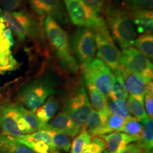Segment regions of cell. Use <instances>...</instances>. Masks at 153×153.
Wrapping results in <instances>:
<instances>
[{"label":"cell","mask_w":153,"mask_h":153,"mask_svg":"<svg viewBox=\"0 0 153 153\" xmlns=\"http://www.w3.org/2000/svg\"><path fill=\"white\" fill-rule=\"evenodd\" d=\"M105 15L106 25L119 46L123 50L133 46L137 33L128 10L109 4L106 7Z\"/></svg>","instance_id":"obj_1"},{"label":"cell","mask_w":153,"mask_h":153,"mask_svg":"<svg viewBox=\"0 0 153 153\" xmlns=\"http://www.w3.org/2000/svg\"><path fill=\"white\" fill-rule=\"evenodd\" d=\"M0 22L4 23L20 41H24L27 37L38 38L41 35L39 21L25 9L4 11L0 18Z\"/></svg>","instance_id":"obj_2"},{"label":"cell","mask_w":153,"mask_h":153,"mask_svg":"<svg viewBox=\"0 0 153 153\" xmlns=\"http://www.w3.org/2000/svg\"><path fill=\"white\" fill-rule=\"evenodd\" d=\"M44 28L49 43L54 49L62 64L69 70L75 71L77 64L71 54L70 43L68 33L58 22L51 16L45 17Z\"/></svg>","instance_id":"obj_3"},{"label":"cell","mask_w":153,"mask_h":153,"mask_svg":"<svg viewBox=\"0 0 153 153\" xmlns=\"http://www.w3.org/2000/svg\"><path fill=\"white\" fill-rule=\"evenodd\" d=\"M55 91L52 82L49 79L39 78L25 84L19 90L17 98L19 104L36 112Z\"/></svg>","instance_id":"obj_4"},{"label":"cell","mask_w":153,"mask_h":153,"mask_svg":"<svg viewBox=\"0 0 153 153\" xmlns=\"http://www.w3.org/2000/svg\"><path fill=\"white\" fill-rule=\"evenodd\" d=\"M82 76L87 87H92L109 99L114 82V72L107 65L99 60L94 58L91 62L83 65Z\"/></svg>","instance_id":"obj_5"},{"label":"cell","mask_w":153,"mask_h":153,"mask_svg":"<svg viewBox=\"0 0 153 153\" xmlns=\"http://www.w3.org/2000/svg\"><path fill=\"white\" fill-rule=\"evenodd\" d=\"M95 34L97 56L114 71L120 68V52L116 48L104 19L92 28Z\"/></svg>","instance_id":"obj_6"},{"label":"cell","mask_w":153,"mask_h":153,"mask_svg":"<svg viewBox=\"0 0 153 153\" xmlns=\"http://www.w3.org/2000/svg\"><path fill=\"white\" fill-rule=\"evenodd\" d=\"M63 108L80 131H85L88 117L92 110L85 88L80 87L72 91L65 101Z\"/></svg>","instance_id":"obj_7"},{"label":"cell","mask_w":153,"mask_h":153,"mask_svg":"<svg viewBox=\"0 0 153 153\" xmlns=\"http://www.w3.org/2000/svg\"><path fill=\"white\" fill-rule=\"evenodd\" d=\"M120 68L128 73L142 75L147 81H152V63L150 59L133 47L120 53Z\"/></svg>","instance_id":"obj_8"},{"label":"cell","mask_w":153,"mask_h":153,"mask_svg":"<svg viewBox=\"0 0 153 153\" xmlns=\"http://www.w3.org/2000/svg\"><path fill=\"white\" fill-rule=\"evenodd\" d=\"M0 119L2 135L19 137L26 135V125L19 108V104L9 103L0 107Z\"/></svg>","instance_id":"obj_9"},{"label":"cell","mask_w":153,"mask_h":153,"mask_svg":"<svg viewBox=\"0 0 153 153\" xmlns=\"http://www.w3.org/2000/svg\"><path fill=\"white\" fill-rule=\"evenodd\" d=\"M71 45L76 56L83 65L91 62L97 53L94 30L90 28H79L72 36Z\"/></svg>","instance_id":"obj_10"},{"label":"cell","mask_w":153,"mask_h":153,"mask_svg":"<svg viewBox=\"0 0 153 153\" xmlns=\"http://www.w3.org/2000/svg\"><path fill=\"white\" fill-rule=\"evenodd\" d=\"M67 14L76 26L92 29L103 18L88 9L80 0H63Z\"/></svg>","instance_id":"obj_11"},{"label":"cell","mask_w":153,"mask_h":153,"mask_svg":"<svg viewBox=\"0 0 153 153\" xmlns=\"http://www.w3.org/2000/svg\"><path fill=\"white\" fill-rule=\"evenodd\" d=\"M35 14L41 17L51 16L62 24L68 22V16L62 0H28Z\"/></svg>","instance_id":"obj_12"},{"label":"cell","mask_w":153,"mask_h":153,"mask_svg":"<svg viewBox=\"0 0 153 153\" xmlns=\"http://www.w3.org/2000/svg\"><path fill=\"white\" fill-rule=\"evenodd\" d=\"M43 130L65 133L72 138L76 136L80 132V130L74 125L70 116L64 111L55 115L52 119L44 126Z\"/></svg>","instance_id":"obj_13"},{"label":"cell","mask_w":153,"mask_h":153,"mask_svg":"<svg viewBox=\"0 0 153 153\" xmlns=\"http://www.w3.org/2000/svg\"><path fill=\"white\" fill-rule=\"evenodd\" d=\"M106 145L105 152L114 153L118 152L134 142L139 141V138L131 136L123 132H114L106 135H99Z\"/></svg>","instance_id":"obj_14"},{"label":"cell","mask_w":153,"mask_h":153,"mask_svg":"<svg viewBox=\"0 0 153 153\" xmlns=\"http://www.w3.org/2000/svg\"><path fill=\"white\" fill-rule=\"evenodd\" d=\"M128 14L140 33H152L153 13L149 9H129Z\"/></svg>","instance_id":"obj_15"},{"label":"cell","mask_w":153,"mask_h":153,"mask_svg":"<svg viewBox=\"0 0 153 153\" xmlns=\"http://www.w3.org/2000/svg\"><path fill=\"white\" fill-rule=\"evenodd\" d=\"M121 72L124 85L127 92L130 95L144 97L146 86L150 82L147 81L142 75L140 74L128 73L122 70Z\"/></svg>","instance_id":"obj_16"},{"label":"cell","mask_w":153,"mask_h":153,"mask_svg":"<svg viewBox=\"0 0 153 153\" xmlns=\"http://www.w3.org/2000/svg\"><path fill=\"white\" fill-rule=\"evenodd\" d=\"M111 115L108 108L103 111H97L92 108L88 117L85 131L91 137L98 136L99 132L104 128Z\"/></svg>","instance_id":"obj_17"},{"label":"cell","mask_w":153,"mask_h":153,"mask_svg":"<svg viewBox=\"0 0 153 153\" xmlns=\"http://www.w3.org/2000/svg\"><path fill=\"white\" fill-rule=\"evenodd\" d=\"M59 108L60 102L54 96L49 97L45 102L37 108L36 111V114L41 123L43 125V128L57 114Z\"/></svg>","instance_id":"obj_18"},{"label":"cell","mask_w":153,"mask_h":153,"mask_svg":"<svg viewBox=\"0 0 153 153\" xmlns=\"http://www.w3.org/2000/svg\"><path fill=\"white\" fill-rule=\"evenodd\" d=\"M0 153H34L14 137L0 135Z\"/></svg>","instance_id":"obj_19"},{"label":"cell","mask_w":153,"mask_h":153,"mask_svg":"<svg viewBox=\"0 0 153 153\" xmlns=\"http://www.w3.org/2000/svg\"><path fill=\"white\" fill-rule=\"evenodd\" d=\"M114 72V82H113L112 88L110 92L109 99L111 100L127 99L128 97V93L126 91L125 85H124L121 70L119 68Z\"/></svg>","instance_id":"obj_20"},{"label":"cell","mask_w":153,"mask_h":153,"mask_svg":"<svg viewBox=\"0 0 153 153\" xmlns=\"http://www.w3.org/2000/svg\"><path fill=\"white\" fill-rule=\"evenodd\" d=\"M143 130L140 139L138 141L143 153H148L153 148V120L152 118H148L141 121Z\"/></svg>","instance_id":"obj_21"},{"label":"cell","mask_w":153,"mask_h":153,"mask_svg":"<svg viewBox=\"0 0 153 153\" xmlns=\"http://www.w3.org/2000/svg\"><path fill=\"white\" fill-rule=\"evenodd\" d=\"M128 98L130 114H131L134 116V118L140 122L146 120L148 117L145 110L143 97L130 95Z\"/></svg>","instance_id":"obj_22"},{"label":"cell","mask_w":153,"mask_h":153,"mask_svg":"<svg viewBox=\"0 0 153 153\" xmlns=\"http://www.w3.org/2000/svg\"><path fill=\"white\" fill-rule=\"evenodd\" d=\"M54 133L55 132L53 131L42 130V131H38L33 133L24 135L22 136L17 137V139L21 140L29 141V142L43 141L49 146L50 152H54V151H56L53 143V137Z\"/></svg>","instance_id":"obj_23"},{"label":"cell","mask_w":153,"mask_h":153,"mask_svg":"<svg viewBox=\"0 0 153 153\" xmlns=\"http://www.w3.org/2000/svg\"><path fill=\"white\" fill-rule=\"evenodd\" d=\"M19 108L27 125L26 135L42 131L43 129V125L38 118L36 112L28 110L20 104H19Z\"/></svg>","instance_id":"obj_24"},{"label":"cell","mask_w":153,"mask_h":153,"mask_svg":"<svg viewBox=\"0 0 153 153\" xmlns=\"http://www.w3.org/2000/svg\"><path fill=\"white\" fill-rule=\"evenodd\" d=\"M134 45L143 55L152 60L153 57V36L152 33H143L136 38Z\"/></svg>","instance_id":"obj_25"},{"label":"cell","mask_w":153,"mask_h":153,"mask_svg":"<svg viewBox=\"0 0 153 153\" xmlns=\"http://www.w3.org/2000/svg\"><path fill=\"white\" fill-rule=\"evenodd\" d=\"M143 130V126L142 123H140L139 120L135 118L129 116L128 117L126 118L124 123L120 128L119 132H123L131 136L136 137L139 138L140 140L142 135Z\"/></svg>","instance_id":"obj_26"},{"label":"cell","mask_w":153,"mask_h":153,"mask_svg":"<svg viewBox=\"0 0 153 153\" xmlns=\"http://www.w3.org/2000/svg\"><path fill=\"white\" fill-rule=\"evenodd\" d=\"M89 102L93 109L103 111L108 108V99L92 87H87Z\"/></svg>","instance_id":"obj_27"},{"label":"cell","mask_w":153,"mask_h":153,"mask_svg":"<svg viewBox=\"0 0 153 153\" xmlns=\"http://www.w3.org/2000/svg\"><path fill=\"white\" fill-rule=\"evenodd\" d=\"M19 68V63L11 54V50L0 54V74L14 71Z\"/></svg>","instance_id":"obj_28"},{"label":"cell","mask_w":153,"mask_h":153,"mask_svg":"<svg viewBox=\"0 0 153 153\" xmlns=\"http://www.w3.org/2000/svg\"><path fill=\"white\" fill-rule=\"evenodd\" d=\"M125 118L117 115L111 114L108 117L106 124L99 133V136L101 135H106L114 132H119L120 128L122 127L125 121Z\"/></svg>","instance_id":"obj_29"},{"label":"cell","mask_w":153,"mask_h":153,"mask_svg":"<svg viewBox=\"0 0 153 153\" xmlns=\"http://www.w3.org/2000/svg\"><path fill=\"white\" fill-rule=\"evenodd\" d=\"M91 137L86 131H80L71 144V153H82L89 144Z\"/></svg>","instance_id":"obj_30"},{"label":"cell","mask_w":153,"mask_h":153,"mask_svg":"<svg viewBox=\"0 0 153 153\" xmlns=\"http://www.w3.org/2000/svg\"><path fill=\"white\" fill-rule=\"evenodd\" d=\"M108 110L111 114L117 115L125 118L131 116L128 101L126 99L111 100L110 103H108Z\"/></svg>","instance_id":"obj_31"},{"label":"cell","mask_w":153,"mask_h":153,"mask_svg":"<svg viewBox=\"0 0 153 153\" xmlns=\"http://www.w3.org/2000/svg\"><path fill=\"white\" fill-rule=\"evenodd\" d=\"M72 137L68 134L61 132H55L53 137V143L55 150L69 152L71 148Z\"/></svg>","instance_id":"obj_32"},{"label":"cell","mask_w":153,"mask_h":153,"mask_svg":"<svg viewBox=\"0 0 153 153\" xmlns=\"http://www.w3.org/2000/svg\"><path fill=\"white\" fill-rule=\"evenodd\" d=\"M106 148L104 141L100 137L95 136L82 153H103Z\"/></svg>","instance_id":"obj_33"},{"label":"cell","mask_w":153,"mask_h":153,"mask_svg":"<svg viewBox=\"0 0 153 153\" xmlns=\"http://www.w3.org/2000/svg\"><path fill=\"white\" fill-rule=\"evenodd\" d=\"M15 138V137H14ZM19 143L24 145L34 153H49V146L43 141H36V142H29V141L21 140L16 138Z\"/></svg>","instance_id":"obj_34"},{"label":"cell","mask_w":153,"mask_h":153,"mask_svg":"<svg viewBox=\"0 0 153 153\" xmlns=\"http://www.w3.org/2000/svg\"><path fill=\"white\" fill-rule=\"evenodd\" d=\"M127 9H149L152 10L153 0H124Z\"/></svg>","instance_id":"obj_35"},{"label":"cell","mask_w":153,"mask_h":153,"mask_svg":"<svg viewBox=\"0 0 153 153\" xmlns=\"http://www.w3.org/2000/svg\"><path fill=\"white\" fill-rule=\"evenodd\" d=\"M88 9L96 14H99L104 10L106 0H80Z\"/></svg>","instance_id":"obj_36"},{"label":"cell","mask_w":153,"mask_h":153,"mask_svg":"<svg viewBox=\"0 0 153 153\" xmlns=\"http://www.w3.org/2000/svg\"><path fill=\"white\" fill-rule=\"evenodd\" d=\"M24 0H0V7L5 11H14L22 8Z\"/></svg>","instance_id":"obj_37"},{"label":"cell","mask_w":153,"mask_h":153,"mask_svg":"<svg viewBox=\"0 0 153 153\" xmlns=\"http://www.w3.org/2000/svg\"><path fill=\"white\" fill-rule=\"evenodd\" d=\"M145 107V112H146L148 117L152 118L153 116V91L145 90L144 97H143Z\"/></svg>","instance_id":"obj_38"},{"label":"cell","mask_w":153,"mask_h":153,"mask_svg":"<svg viewBox=\"0 0 153 153\" xmlns=\"http://www.w3.org/2000/svg\"><path fill=\"white\" fill-rule=\"evenodd\" d=\"M143 152V150L141 148L140 145L138 141L137 142H134L131 144H130L126 146L125 148L122 149L118 152H114V153H141ZM103 153H107L106 152H104Z\"/></svg>","instance_id":"obj_39"},{"label":"cell","mask_w":153,"mask_h":153,"mask_svg":"<svg viewBox=\"0 0 153 153\" xmlns=\"http://www.w3.org/2000/svg\"><path fill=\"white\" fill-rule=\"evenodd\" d=\"M10 48L11 46L9 42L3 35V36L0 38V54L7 52V51H9Z\"/></svg>","instance_id":"obj_40"},{"label":"cell","mask_w":153,"mask_h":153,"mask_svg":"<svg viewBox=\"0 0 153 153\" xmlns=\"http://www.w3.org/2000/svg\"><path fill=\"white\" fill-rule=\"evenodd\" d=\"M3 35L7 40H8V41L9 42V44H10V46L11 47L14 46V38H13L12 32L11 31V30L9 29V28H5V30H4Z\"/></svg>","instance_id":"obj_41"},{"label":"cell","mask_w":153,"mask_h":153,"mask_svg":"<svg viewBox=\"0 0 153 153\" xmlns=\"http://www.w3.org/2000/svg\"><path fill=\"white\" fill-rule=\"evenodd\" d=\"M6 28V24L2 22H0V38L3 36L4 30Z\"/></svg>","instance_id":"obj_42"},{"label":"cell","mask_w":153,"mask_h":153,"mask_svg":"<svg viewBox=\"0 0 153 153\" xmlns=\"http://www.w3.org/2000/svg\"><path fill=\"white\" fill-rule=\"evenodd\" d=\"M1 15H2V9H1V7H0V18H1Z\"/></svg>","instance_id":"obj_43"},{"label":"cell","mask_w":153,"mask_h":153,"mask_svg":"<svg viewBox=\"0 0 153 153\" xmlns=\"http://www.w3.org/2000/svg\"><path fill=\"white\" fill-rule=\"evenodd\" d=\"M49 153H59V152L57 150H56V151H54V152H50Z\"/></svg>","instance_id":"obj_44"},{"label":"cell","mask_w":153,"mask_h":153,"mask_svg":"<svg viewBox=\"0 0 153 153\" xmlns=\"http://www.w3.org/2000/svg\"><path fill=\"white\" fill-rule=\"evenodd\" d=\"M148 153H153V152H152V150H150V151H149V152H148Z\"/></svg>","instance_id":"obj_45"},{"label":"cell","mask_w":153,"mask_h":153,"mask_svg":"<svg viewBox=\"0 0 153 153\" xmlns=\"http://www.w3.org/2000/svg\"><path fill=\"white\" fill-rule=\"evenodd\" d=\"M0 130H1V119H0Z\"/></svg>","instance_id":"obj_46"},{"label":"cell","mask_w":153,"mask_h":153,"mask_svg":"<svg viewBox=\"0 0 153 153\" xmlns=\"http://www.w3.org/2000/svg\"><path fill=\"white\" fill-rule=\"evenodd\" d=\"M141 153H143V152H141Z\"/></svg>","instance_id":"obj_47"}]
</instances>
